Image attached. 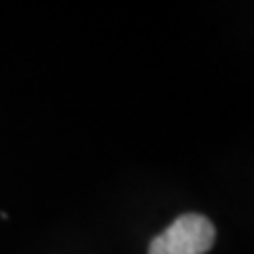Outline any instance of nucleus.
Listing matches in <instances>:
<instances>
[{
  "mask_svg": "<svg viewBox=\"0 0 254 254\" xmlns=\"http://www.w3.org/2000/svg\"><path fill=\"white\" fill-rule=\"evenodd\" d=\"M216 229L201 214H182L163 233L153 237L148 254H205L212 250Z\"/></svg>",
  "mask_w": 254,
  "mask_h": 254,
  "instance_id": "1",
  "label": "nucleus"
}]
</instances>
